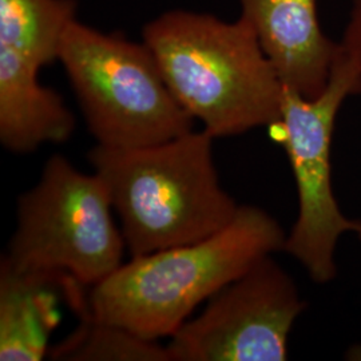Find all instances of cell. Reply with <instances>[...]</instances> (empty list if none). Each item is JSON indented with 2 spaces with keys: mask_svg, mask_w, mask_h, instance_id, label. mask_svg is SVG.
Returning <instances> with one entry per match:
<instances>
[{
  "mask_svg": "<svg viewBox=\"0 0 361 361\" xmlns=\"http://www.w3.org/2000/svg\"><path fill=\"white\" fill-rule=\"evenodd\" d=\"M285 241L268 212L240 205L232 222L207 238L123 262L91 286V314L145 338H169L198 305L262 258L284 250Z\"/></svg>",
  "mask_w": 361,
  "mask_h": 361,
  "instance_id": "6da1fadb",
  "label": "cell"
},
{
  "mask_svg": "<svg viewBox=\"0 0 361 361\" xmlns=\"http://www.w3.org/2000/svg\"><path fill=\"white\" fill-rule=\"evenodd\" d=\"M142 37L177 101L214 138L280 121L284 86L244 18L173 10Z\"/></svg>",
  "mask_w": 361,
  "mask_h": 361,
  "instance_id": "7a4b0ae2",
  "label": "cell"
},
{
  "mask_svg": "<svg viewBox=\"0 0 361 361\" xmlns=\"http://www.w3.org/2000/svg\"><path fill=\"white\" fill-rule=\"evenodd\" d=\"M214 140L192 130L150 146L89 152L131 257L201 241L235 217L240 205L219 182Z\"/></svg>",
  "mask_w": 361,
  "mask_h": 361,
  "instance_id": "3957f363",
  "label": "cell"
},
{
  "mask_svg": "<svg viewBox=\"0 0 361 361\" xmlns=\"http://www.w3.org/2000/svg\"><path fill=\"white\" fill-rule=\"evenodd\" d=\"M58 61L97 145L116 149L166 142L193 130L147 44L75 20Z\"/></svg>",
  "mask_w": 361,
  "mask_h": 361,
  "instance_id": "277c9868",
  "label": "cell"
},
{
  "mask_svg": "<svg viewBox=\"0 0 361 361\" xmlns=\"http://www.w3.org/2000/svg\"><path fill=\"white\" fill-rule=\"evenodd\" d=\"M95 173L50 157L35 186L18 198L16 228L0 265L19 273H65L91 288L123 264L125 238Z\"/></svg>",
  "mask_w": 361,
  "mask_h": 361,
  "instance_id": "5b68a950",
  "label": "cell"
},
{
  "mask_svg": "<svg viewBox=\"0 0 361 361\" xmlns=\"http://www.w3.org/2000/svg\"><path fill=\"white\" fill-rule=\"evenodd\" d=\"M361 94V68L341 46L326 89L317 98H304L284 87L279 128L290 162L298 195V214L284 252L297 259L316 284L337 276L335 253L340 238L356 231L338 207L332 188L331 149L336 118L344 101Z\"/></svg>",
  "mask_w": 361,
  "mask_h": 361,
  "instance_id": "8992f818",
  "label": "cell"
},
{
  "mask_svg": "<svg viewBox=\"0 0 361 361\" xmlns=\"http://www.w3.org/2000/svg\"><path fill=\"white\" fill-rule=\"evenodd\" d=\"M207 302L169 337L171 361L286 360L290 331L307 308L296 283L273 256Z\"/></svg>",
  "mask_w": 361,
  "mask_h": 361,
  "instance_id": "52a82bcc",
  "label": "cell"
},
{
  "mask_svg": "<svg viewBox=\"0 0 361 361\" xmlns=\"http://www.w3.org/2000/svg\"><path fill=\"white\" fill-rule=\"evenodd\" d=\"M241 18L253 27L283 86L317 98L332 73L340 42L325 35L317 0H240Z\"/></svg>",
  "mask_w": 361,
  "mask_h": 361,
  "instance_id": "ba28073f",
  "label": "cell"
},
{
  "mask_svg": "<svg viewBox=\"0 0 361 361\" xmlns=\"http://www.w3.org/2000/svg\"><path fill=\"white\" fill-rule=\"evenodd\" d=\"M39 70L0 47V143L13 154L66 142L75 130V116L58 92L39 82Z\"/></svg>",
  "mask_w": 361,
  "mask_h": 361,
  "instance_id": "9c48e42d",
  "label": "cell"
},
{
  "mask_svg": "<svg viewBox=\"0 0 361 361\" xmlns=\"http://www.w3.org/2000/svg\"><path fill=\"white\" fill-rule=\"evenodd\" d=\"M65 273H19L0 265V360L40 361L66 302Z\"/></svg>",
  "mask_w": 361,
  "mask_h": 361,
  "instance_id": "30bf717a",
  "label": "cell"
},
{
  "mask_svg": "<svg viewBox=\"0 0 361 361\" xmlns=\"http://www.w3.org/2000/svg\"><path fill=\"white\" fill-rule=\"evenodd\" d=\"M77 285L67 305L78 317V326L49 350L56 361H171L168 345L145 338L116 324L104 323L91 314L87 286Z\"/></svg>",
  "mask_w": 361,
  "mask_h": 361,
  "instance_id": "8fae6325",
  "label": "cell"
},
{
  "mask_svg": "<svg viewBox=\"0 0 361 361\" xmlns=\"http://www.w3.org/2000/svg\"><path fill=\"white\" fill-rule=\"evenodd\" d=\"M75 0H0V47L42 68L58 61Z\"/></svg>",
  "mask_w": 361,
  "mask_h": 361,
  "instance_id": "7c38bea8",
  "label": "cell"
},
{
  "mask_svg": "<svg viewBox=\"0 0 361 361\" xmlns=\"http://www.w3.org/2000/svg\"><path fill=\"white\" fill-rule=\"evenodd\" d=\"M340 46L361 68V0H352L348 23L340 40Z\"/></svg>",
  "mask_w": 361,
  "mask_h": 361,
  "instance_id": "4fadbf2b",
  "label": "cell"
},
{
  "mask_svg": "<svg viewBox=\"0 0 361 361\" xmlns=\"http://www.w3.org/2000/svg\"><path fill=\"white\" fill-rule=\"evenodd\" d=\"M348 359L349 360L361 361V345L360 347H353L349 350Z\"/></svg>",
  "mask_w": 361,
  "mask_h": 361,
  "instance_id": "5bb4252c",
  "label": "cell"
},
{
  "mask_svg": "<svg viewBox=\"0 0 361 361\" xmlns=\"http://www.w3.org/2000/svg\"><path fill=\"white\" fill-rule=\"evenodd\" d=\"M356 235H357V238H359V241L361 243V222H357V226H356Z\"/></svg>",
  "mask_w": 361,
  "mask_h": 361,
  "instance_id": "9a60e30c",
  "label": "cell"
}]
</instances>
